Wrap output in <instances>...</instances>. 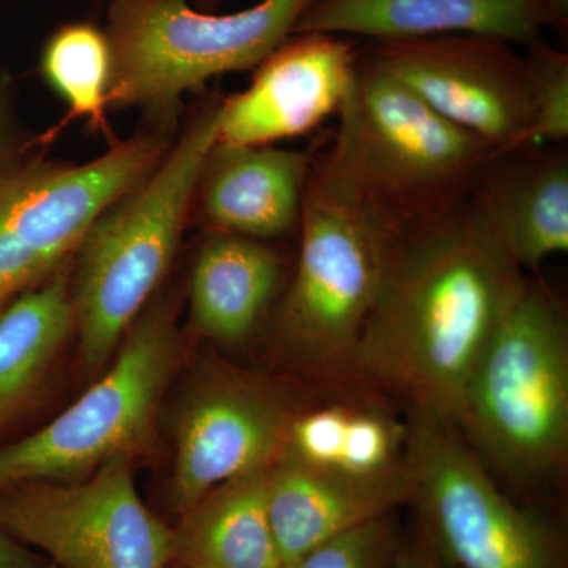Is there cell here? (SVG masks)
Instances as JSON below:
<instances>
[{
  "mask_svg": "<svg viewBox=\"0 0 568 568\" xmlns=\"http://www.w3.org/2000/svg\"><path fill=\"white\" fill-rule=\"evenodd\" d=\"M282 274V257L265 242L212 231L193 268L194 331L223 345L245 342L274 302Z\"/></svg>",
  "mask_w": 568,
  "mask_h": 568,
  "instance_id": "cell-18",
  "label": "cell"
},
{
  "mask_svg": "<svg viewBox=\"0 0 568 568\" xmlns=\"http://www.w3.org/2000/svg\"><path fill=\"white\" fill-rule=\"evenodd\" d=\"M9 118H7L6 106H3V100L2 97H0V160L3 159V155L7 153V149H9Z\"/></svg>",
  "mask_w": 568,
  "mask_h": 568,
  "instance_id": "cell-27",
  "label": "cell"
},
{
  "mask_svg": "<svg viewBox=\"0 0 568 568\" xmlns=\"http://www.w3.org/2000/svg\"><path fill=\"white\" fill-rule=\"evenodd\" d=\"M219 115L220 102L196 115L151 173L112 205L78 246L70 290L88 368L110 361L166 274L205 162L219 141Z\"/></svg>",
  "mask_w": 568,
  "mask_h": 568,
  "instance_id": "cell-3",
  "label": "cell"
},
{
  "mask_svg": "<svg viewBox=\"0 0 568 568\" xmlns=\"http://www.w3.org/2000/svg\"><path fill=\"white\" fill-rule=\"evenodd\" d=\"M166 134L118 142L82 164L36 162L0 171V297L50 276L93 224L170 149Z\"/></svg>",
  "mask_w": 568,
  "mask_h": 568,
  "instance_id": "cell-9",
  "label": "cell"
},
{
  "mask_svg": "<svg viewBox=\"0 0 568 568\" xmlns=\"http://www.w3.org/2000/svg\"><path fill=\"white\" fill-rule=\"evenodd\" d=\"M125 336L106 375L80 399L39 432L0 447V489L78 480L149 443L178 362V328L170 310L156 308Z\"/></svg>",
  "mask_w": 568,
  "mask_h": 568,
  "instance_id": "cell-8",
  "label": "cell"
},
{
  "mask_svg": "<svg viewBox=\"0 0 568 568\" xmlns=\"http://www.w3.org/2000/svg\"><path fill=\"white\" fill-rule=\"evenodd\" d=\"M268 467L213 488L179 515L171 525L173 562L186 568H283L265 496Z\"/></svg>",
  "mask_w": 568,
  "mask_h": 568,
  "instance_id": "cell-19",
  "label": "cell"
},
{
  "mask_svg": "<svg viewBox=\"0 0 568 568\" xmlns=\"http://www.w3.org/2000/svg\"><path fill=\"white\" fill-rule=\"evenodd\" d=\"M10 297H0V310H2V306L9 302Z\"/></svg>",
  "mask_w": 568,
  "mask_h": 568,
  "instance_id": "cell-28",
  "label": "cell"
},
{
  "mask_svg": "<svg viewBox=\"0 0 568 568\" xmlns=\"http://www.w3.org/2000/svg\"><path fill=\"white\" fill-rule=\"evenodd\" d=\"M478 222L525 271L568 250V156L523 151L496 156L467 194Z\"/></svg>",
  "mask_w": 568,
  "mask_h": 568,
  "instance_id": "cell-16",
  "label": "cell"
},
{
  "mask_svg": "<svg viewBox=\"0 0 568 568\" xmlns=\"http://www.w3.org/2000/svg\"><path fill=\"white\" fill-rule=\"evenodd\" d=\"M525 283L467 196L406 216L358 339L355 375L457 428L467 381Z\"/></svg>",
  "mask_w": 568,
  "mask_h": 568,
  "instance_id": "cell-1",
  "label": "cell"
},
{
  "mask_svg": "<svg viewBox=\"0 0 568 568\" xmlns=\"http://www.w3.org/2000/svg\"><path fill=\"white\" fill-rule=\"evenodd\" d=\"M301 410L257 377H205L186 398L175 428L171 510L179 517L213 488L271 466Z\"/></svg>",
  "mask_w": 568,
  "mask_h": 568,
  "instance_id": "cell-12",
  "label": "cell"
},
{
  "mask_svg": "<svg viewBox=\"0 0 568 568\" xmlns=\"http://www.w3.org/2000/svg\"><path fill=\"white\" fill-rule=\"evenodd\" d=\"M525 58L534 141L562 144L568 138V55L544 40L528 44Z\"/></svg>",
  "mask_w": 568,
  "mask_h": 568,
  "instance_id": "cell-23",
  "label": "cell"
},
{
  "mask_svg": "<svg viewBox=\"0 0 568 568\" xmlns=\"http://www.w3.org/2000/svg\"><path fill=\"white\" fill-rule=\"evenodd\" d=\"M405 446L406 424L369 407L334 405L301 410L282 454L323 469L376 476L403 465Z\"/></svg>",
  "mask_w": 568,
  "mask_h": 568,
  "instance_id": "cell-21",
  "label": "cell"
},
{
  "mask_svg": "<svg viewBox=\"0 0 568 568\" xmlns=\"http://www.w3.org/2000/svg\"><path fill=\"white\" fill-rule=\"evenodd\" d=\"M268 518L283 566L328 538L413 503L405 462L376 476L323 469L282 454L267 470Z\"/></svg>",
  "mask_w": 568,
  "mask_h": 568,
  "instance_id": "cell-15",
  "label": "cell"
},
{
  "mask_svg": "<svg viewBox=\"0 0 568 568\" xmlns=\"http://www.w3.org/2000/svg\"><path fill=\"white\" fill-rule=\"evenodd\" d=\"M362 51L497 155L536 144L525 58L508 41L457 33L372 41Z\"/></svg>",
  "mask_w": 568,
  "mask_h": 568,
  "instance_id": "cell-11",
  "label": "cell"
},
{
  "mask_svg": "<svg viewBox=\"0 0 568 568\" xmlns=\"http://www.w3.org/2000/svg\"><path fill=\"white\" fill-rule=\"evenodd\" d=\"M0 568H54L50 560L26 547L0 526Z\"/></svg>",
  "mask_w": 568,
  "mask_h": 568,
  "instance_id": "cell-26",
  "label": "cell"
},
{
  "mask_svg": "<svg viewBox=\"0 0 568 568\" xmlns=\"http://www.w3.org/2000/svg\"><path fill=\"white\" fill-rule=\"evenodd\" d=\"M316 0H261L227 14L186 0H112L108 106L170 118L183 93L220 74L260 65L294 36Z\"/></svg>",
  "mask_w": 568,
  "mask_h": 568,
  "instance_id": "cell-5",
  "label": "cell"
},
{
  "mask_svg": "<svg viewBox=\"0 0 568 568\" xmlns=\"http://www.w3.org/2000/svg\"><path fill=\"white\" fill-rule=\"evenodd\" d=\"M313 151L216 142L197 183L201 216L212 231L272 241L297 233Z\"/></svg>",
  "mask_w": 568,
  "mask_h": 568,
  "instance_id": "cell-17",
  "label": "cell"
},
{
  "mask_svg": "<svg viewBox=\"0 0 568 568\" xmlns=\"http://www.w3.org/2000/svg\"><path fill=\"white\" fill-rule=\"evenodd\" d=\"M457 428L510 476H545L562 467L568 331L547 287L526 280L467 381Z\"/></svg>",
  "mask_w": 568,
  "mask_h": 568,
  "instance_id": "cell-4",
  "label": "cell"
},
{
  "mask_svg": "<svg viewBox=\"0 0 568 568\" xmlns=\"http://www.w3.org/2000/svg\"><path fill=\"white\" fill-rule=\"evenodd\" d=\"M334 144L358 178L399 215L467 196L497 153L433 110L416 92L357 52Z\"/></svg>",
  "mask_w": 568,
  "mask_h": 568,
  "instance_id": "cell-6",
  "label": "cell"
},
{
  "mask_svg": "<svg viewBox=\"0 0 568 568\" xmlns=\"http://www.w3.org/2000/svg\"><path fill=\"white\" fill-rule=\"evenodd\" d=\"M168 568H186V567L181 566V564L171 562V566Z\"/></svg>",
  "mask_w": 568,
  "mask_h": 568,
  "instance_id": "cell-29",
  "label": "cell"
},
{
  "mask_svg": "<svg viewBox=\"0 0 568 568\" xmlns=\"http://www.w3.org/2000/svg\"><path fill=\"white\" fill-rule=\"evenodd\" d=\"M70 275L63 263L0 310V428L29 402L74 331Z\"/></svg>",
  "mask_w": 568,
  "mask_h": 568,
  "instance_id": "cell-20",
  "label": "cell"
},
{
  "mask_svg": "<svg viewBox=\"0 0 568 568\" xmlns=\"http://www.w3.org/2000/svg\"><path fill=\"white\" fill-rule=\"evenodd\" d=\"M405 462L418 528L454 568H568L555 523L499 491L455 426L410 407Z\"/></svg>",
  "mask_w": 568,
  "mask_h": 568,
  "instance_id": "cell-7",
  "label": "cell"
},
{
  "mask_svg": "<svg viewBox=\"0 0 568 568\" xmlns=\"http://www.w3.org/2000/svg\"><path fill=\"white\" fill-rule=\"evenodd\" d=\"M388 568H454L440 556L428 536L418 528L409 538H403L394 562Z\"/></svg>",
  "mask_w": 568,
  "mask_h": 568,
  "instance_id": "cell-25",
  "label": "cell"
},
{
  "mask_svg": "<svg viewBox=\"0 0 568 568\" xmlns=\"http://www.w3.org/2000/svg\"><path fill=\"white\" fill-rule=\"evenodd\" d=\"M403 538L387 515L328 538L283 568H388Z\"/></svg>",
  "mask_w": 568,
  "mask_h": 568,
  "instance_id": "cell-24",
  "label": "cell"
},
{
  "mask_svg": "<svg viewBox=\"0 0 568 568\" xmlns=\"http://www.w3.org/2000/svg\"><path fill=\"white\" fill-rule=\"evenodd\" d=\"M405 219L362 182L334 141L313 152L278 332L320 376L355 375L358 339Z\"/></svg>",
  "mask_w": 568,
  "mask_h": 568,
  "instance_id": "cell-2",
  "label": "cell"
},
{
  "mask_svg": "<svg viewBox=\"0 0 568 568\" xmlns=\"http://www.w3.org/2000/svg\"><path fill=\"white\" fill-rule=\"evenodd\" d=\"M567 14L568 0H316L294 33L372 41L469 33L530 44L545 29L562 26Z\"/></svg>",
  "mask_w": 568,
  "mask_h": 568,
  "instance_id": "cell-14",
  "label": "cell"
},
{
  "mask_svg": "<svg viewBox=\"0 0 568 568\" xmlns=\"http://www.w3.org/2000/svg\"><path fill=\"white\" fill-rule=\"evenodd\" d=\"M130 463L0 489V526L54 568H168L171 525L142 503Z\"/></svg>",
  "mask_w": 568,
  "mask_h": 568,
  "instance_id": "cell-10",
  "label": "cell"
},
{
  "mask_svg": "<svg viewBox=\"0 0 568 568\" xmlns=\"http://www.w3.org/2000/svg\"><path fill=\"white\" fill-rule=\"evenodd\" d=\"M41 71L74 115L106 129L104 112L111 82L106 33L85 22L63 26L44 47Z\"/></svg>",
  "mask_w": 568,
  "mask_h": 568,
  "instance_id": "cell-22",
  "label": "cell"
},
{
  "mask_svg": "<svg viewBox=\"0 0 568 568\" xmlns=\"http://www.w3.org/2000/svg\"><path fill=\"white\" fill-rule=\"evenodd\" d=\"M357 52L347 37L294 33L257 65L246 91L220 102L216 142L272 145L312 133L342 110Z\"/></svg>",
  "mask_w": 568,
  "mask_h": 568,
  "instance_id": "cell-13",
  "label": "cell"
}]
</instances>
